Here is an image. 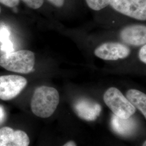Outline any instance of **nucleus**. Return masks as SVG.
I'll list each match as a JSON object with an SVG mask.
<instances>
[{
	"label": "nucleus",
	"instance_id": "nucleus-20",
	"mask_svg": "<svg viewBox=\"0 0 146 146\" xmlns=\"http://www.w3.org/2000/svg\"><path fill=\"white\" fill-rule=\"evenodd\" d=\"M63 146H77L75 142L73 141H69L65 143Z\"/></svg>",
	"mask_w": 146,
	"mask_h": 146
},
{
	"label": "nucleus",
	"instance_id": "nucleus-9",
	"mask_svg": "<svg viewBox=\"0 0 146 146\" xmlns=\"http://www.w3.org/2000/svg\"><path fill=\"white\" fill-rule=\"evenodd\" d=\"M111 127L116 133L122 136H129L135 132L137 123L132 117L124 119L113 115L111 117Z\"/></svg>",
	"mask_w": 146,
	"mask_h": 146
},
{
	"label": "nucleus",
	"instance_id": "nucleus-2",
	"mask_svg": "<svg viewBox=\"0 0 146 146\" xmlns=\"http://www.w3.org/2000/svg\"><path fill=\"white\" fill-rule=\"evenodd\" d=\"M34 53L28 50L5 53L0 57V66L7 70L28 74L33 70L35 64Z\"/></svg>",
	"mask_w": 146,
	"mask_h": 146
},
{
	"label": "nucleus",
	"instance_id": "nucleus-1",
	"mask_svg": "<svg viewBox=\"0 0 146 146\" xmlns=\"http://www.w3.org/2000/svg\"><path fill=\"white\" fill-rule=\"evenodd\" d=\"M60 96L54 88L43 86L37 88L31 100V109L34 114L47 118L53 114L58 107Z\"/></svg>",
	"mask_w": 146,
	"mask_h": 146
},
{
	"label": "nucleus",
	"instance_id": "nucleus-14",
	"mask_svg": "<svg viewBox=\"0 0 146 146\" xmlns=\"http://www.w3.org/2000/svg\"><path fill=\"white\" fill-rule=\"evenodd\" d=\"M89 7L94 11H99L110 5V0H86Z\"/></svg>",
	"mask_w": 146,
	"mask_h": 146
},
{
	"label": "nucleus",
	"instance_id": "nucleus-11",
	"mask_svg": "<svg viewBox=\"0 0 146 146\" xmlns=\"http://www.w3.org/2000/svg\"><path fill=\"white\" fill-rule=\"evenodd\" d=\"M10 35L11 32L7 27L5 25L0 26L1 50L5 53L14 52L13 44L10 40Z\"/></svg>",
	"mask_w": 146,
	"mask_h": 146
},
{
	"label": "nucleus",
	"instance_id": "nucleus-7",
	"mask_svg": "<svg viewBox=\"0 0 146 146\" xmlns=\"http://www.w3.org/2000/svg\"><path fill=\"white\" fill-rule=\"evenodd\" d=\"M74 109L76 115L88 121L96 120L101 111V106L97 102L82 98L78 100L74 104Z\"/></svg>",
	"mask_w": 146,
	"mask_h": 146
},
{
	"label": "nucleus",
	"instance_id": "nucleus-17",
	"mask_svg": "<svg viewBox=\"0 0 146 146\" xmlns=\"http://www.w3.org/2000/svg\"><path fill=\"white\" fill-rule=\"evenodd\" d=\"M139 58L142 62L145 63H146V45L144 44L141 47V49L139 52Z\"/></svg>",
	"mask_w": 146,
	"mask_h": 146
},
{
	"label": "nucleus",
	"instance_id": "nucleus-5",
	"mask_svg": "<svg viewBox=\"0 0 146 146\" xmlns=\"http://www.w3.org/2000/svg\"><path fill=\"white\" fill-rule=\"evenodd\" d=\"M27 80L15 75L0 76V99L10 100L15 98L25 88Z\"/></svg>",
	"mask_w": 146,
	"mask_h": 146
},
{
	"label": "nucleus",
	"instance_id": "nucleus-18",
	"mask_svg": "<svg viewBox=\"0 0 146 146\" xmlns=\"http://www.w3.org/2000/svg\"><path fill=\"white\" fill-rule=\"evenodd\" d=\"M48 1H49L52 4L56 7H62L64 3V0H48Z\"/></svg>",
	"mask_w": 146,
	"mask_h": 146
},
{
	"label": "nucleus",
	"instance_id": "nucleus-3",
	"mask_svg": "<svg viewBox=\"0 0 146 146\" xmlns=\"http://www.w3.org/2000/svg\"><path fill=\"white\" fill-rule=\"evenodd\" d=\"M104 100L114 115L121 119H128L135 113V108L120 90L115 87H111L107 90L104 95Z\"/></svg>",
	"mask_w": 146,
	"mask_h": 146
},
{
	"label": "nucleus",
	"instance_id": "nucleus-13",
	"mask_svg": "<svg viewBox=\"0 0 146 146\" xmlns=\"http://www.w3.org/2000/svg\"><path fill=\"white\" fill-rule=\"evenodd\" d=\"M30 140L26 133L17 130L14 131L13 146H29Z\"/></svg>",
	"mask_w": 146,
	"mask_h": 146
},
{
	"label": "nucleus",
	"instance_id": "nucleus-22",
	"mask_svg": "<svg viewBox=\"0 0 146 146\" xmlns=\"http://www.w3.org/2000/svg\"><path fill=\"white\" fill-rule=\"evenodd\" d=\"M0 13H1V8H0Z\"/></svg>",
	"mask_w": 146,
	"mask_h": 146
},
{
	"label": "nucleus",
	"instance_id": "nucleus-6",
	"mask_svg": "<svg viewBox=\"0 0 146 146\" xmlns=\"http://www.w3.org/2000/svg\"><path fill=\"white\" fill-rule=\"evenodd\" d=\"M95 55L104 60H117L129 56L131 49L123 44L118 42H107L95 50Z\"/></svg>",
	"mask_w": 146,
	"mask_h": 146
},
{
	"label": "nucleus",
	"instance_id": "nucleus-16",
	"mask_svg": "<svg viewBox=\"0 0 146 146\" xmlns=\"http://www.w3.org/2000/svg\"><path fill=\"white\" fill-rule=\"evenodd\" d=\"M0 3L10 8L16 7L20 3V0H0Z\"/></svg>",
	"mask_w": 146,
	"mask_h": 146
},
{
	"label": "nucleus",
	"instance_id": "nucleus-15",
	"mask_svg": "<svg viewBox=\"0 0 146 146\" xmlns=\"http://www.w3.org/2000/svg\"><path fill=\"white\" fill-rule=\"evenodd\" d=\"M27 5L32 9H36L40 8L43 3V0H22Z\"/></svg>",
	"mask_w": 146,
	"mask_h": 146
},
{
	"label": "nucleus",
	"instance_id": "nucleus-10",
	"mask_svg": "<svg viewBox=\"0 0 146 146\" xmlns=\"http://www.w3.org/2000/svg\"><path fill=\"white\" fill-rule=\"evenodd\" d=\"M126 98L135 108L139 110L146 119V95L136 89H129Z\"/></svg>",
	"mask_w": 146,
	"mask_h": 146
},
{
	"label": "nucleus",
	"instance_id": "nucleus-8",
	"mask_svg": "<svg viewBox=\"0 0 146 146\" xmlns=\"http://www.w3.org/2000/svg\"><path fill=\"white\" fill-rule=\"evenodd\" d=\"M120 37L128 44L136 46L146 44V26L136 25L126 27L121 31Z\"/></svg>",
	"mask_w": 146,
	"mask_h": 146
},
{
	"label": "nucleus",
	"instance_id": "nucleus-19",
	"mask_svg": "<svg viewBox=\"0 0 146 146\" xmlns=\"http://www.w3.org/2000/svg\"><path fill=\"white\" fill-rule=\"evenodd\" d=\"M5 117V113L3 108L0 106V123H1L4 120Z\"/></svg>",
	"mask_w": 146,
	"mask_h": 146
},
{
	"label": "nucleus",
	"instance_id": "nucleus-4",
	"mask_svg": "<svg viewBox=\"0 0 146 146\" xmlns=\"http://www.w3.org/2000/svg\"><path fill=\"white\" fill-rule=\"evenodd\" d=\"M115 11L138 20H146V0H110Z\"/></svg>",
	"mask_w": 146,
	"mask_h": 146
},
{
	"label": "nucleus",
	"instance_id": "nucleus-12",
	"mask_svg": "<svg viewBox=\"0 0 146 146\" xmlns=\"http://www.w3.org/2000/svg\"><path fill=\"white\" fill-rule=\"evenodd\" d=\"M14 131L10 127L0 129V146H13Z\"/></svg>",
	"mask_w": 146,
	"mask_h": 146
},
{
	"label": "nucleus",
	"instance_id": "nucleus-21",
	"mask_svg": "<svg viewBox=\"0 0 146 146\" xmlns=\"http://www.w3.org/2000/svg\"><path fill=\"white\" fill-rule=\"evenodd\" d=\"M142 146H146V141H145L144 142H143V145Z\"/></svg>",
	"mask_w": 146,
	"mask_h": 146
}]
</instances>
